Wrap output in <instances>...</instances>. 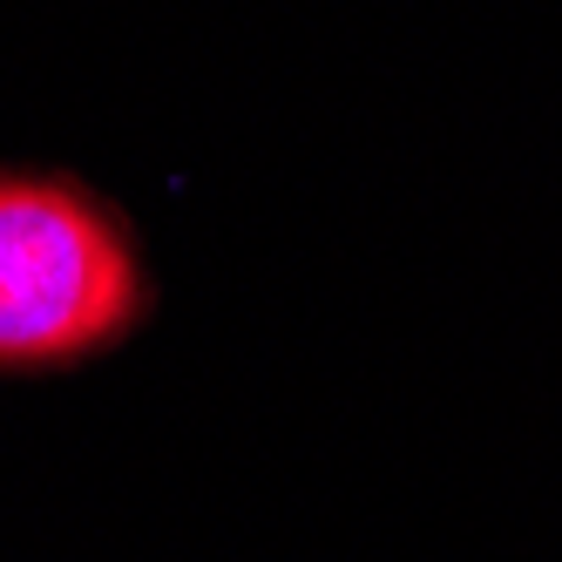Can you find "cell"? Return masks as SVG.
Masks as SVG:
<instances>
[{"label":"cell","instance_id":"obj_1","mask_svg":"<svg viewBox=\"0 0 562 562\" xmlns=\"http://www.w3.org/2000/svg\"><path fill=\"white\" fill-rule=\"evenodd\" d=\"M149 318V271L115 204L75 177L0 170V373L102 359Z\"/></svg>","mask_w":562,"mask_h":562}]
</instances>
